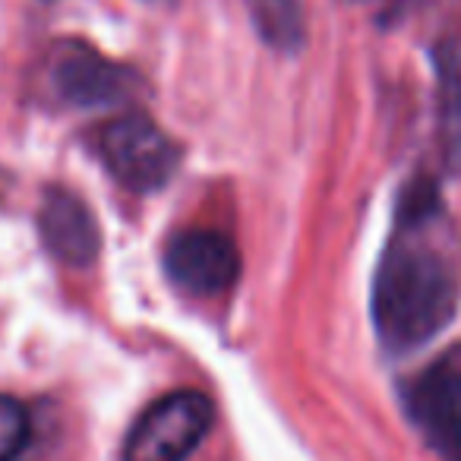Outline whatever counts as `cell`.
<instances>
[{"mask_svg":"<svg viewBox=\"0 0 461 461\" xmlns=\"http://www.w3.org/2000/svg\"><path fill=\"white\" fill-rule=\"evenodd\" d=\"M51 79L54 98L73 108H102V104L133 102L140 92V77L114 60L102 58L79 41H67L51 51Z\"/></svg>","mask_w":461,"mask_h":461,"instance_id":"277c9868","label":"cell"},{"mask_svg":"<svg viewBox=\"0 0 461 461\" xmlns=\"http://www.w3.org/2000/svg\"><path fill=\"white\" fill-rule=\"evenodd\" d=\"M39 230L48 253L64 266L83 269L98 259L102 234L89 205L64 186H48L39 209Z\"/></svg>","mask_w":461,"mask_h":461,"instance_id":"52a82bcc","label":"cell"},{"mask_svg":"<svg viewBox=\"0 0 461 461\" xmlns=\"http://www.w3.org/2000/svg\"><path fill=\"white\" fill-rule=\"evenodd\" d=\"M458 259L436 193L417 190L398 209L373 282V326L389 354L433 341L458 310Z\"/></svg>","mask_w":461,"mask_h":461,"instance_id":"6da1fadb","label":"cell"},{"mask_svg":"<svg viewBox=\"0 0 461 461\" xmlns=\"http://www.w3.org/2000/svg\"><path fill=\"white\" fill-rule=\"evenodd\" d=\"M29 436V417L16 398L0 395V461H10Z\"/></svg>","mask_w":461,"mask_h":461,"instance_id":"30bf717a","label":"cell"},{"mask_svg":"<svg viewBox=\"0 0 461 461\" xmlns=\"http://www.w3.org/2000/svg\"><path fill=\"white\" fill-rule=\"evenodd\" d=\"M165 272L186 294L218 297L240 276L238 244L212 228L177 230L165 247Z\"/></svg>","mask_w":461,"mask_h":461,"instance_id":"5b68a950","label":"cell"},{"mask_svg":"<svg viewBox=\"0 0 461 461\" xmlns=\"http://www.w3.org/2000/svg\"><path fill=\"white\" fill-rule=\"evenodd\" d=\"M212 402L196 389L158 398L140 414L123 442V461H186L212 429Z\"/></svg>","mask_w":461,"mask_h":461,"instance_id":"3957f363","label":"cell"},{"mask_svg":"<svg viewBox=\"0 0 461 461\" xmlns=\"http://www.w3.org/2000/svg\"><path fill=\"white\" fill-rule=\"evenodd\" d=\"M257 32L276 51L294 54L303 45V14L301 0H247Z\"/></svg>","mask_w":461,"mask_h":461,"instance_id":"9c48e42d","label":"cell"},{"mask_svg":"<svg viewBox=\"0 0 461 461\" xmlns=\"http://www.w3.org/2000/svg\"><path fill=\"white\" fill-rule=\"evenodd\" d=\"M439 73V127L442 146L452 167H461V35L448 39L436 51Z\"/></svg>","mask_w":461,"mask_h":461,"instance_id":"ba28073f","label":"cell"},{"mask_svg":"<svg viewBox=\"0 0 461 461\" xmlns=\"http://www.w3.org/2000/svg\"><path fill=\"white\" fill-rule=\"evenodd\" d=\"M408 414L442 461H461V370L436 364L408 389Z\"/></svg>","mask_w":461,"mask_h":461,"instance_id":"8992f818","label":"cell"},{"mask_svg":"<svg viewBox=\"0 0 461 461\" xmlns=\"http://www.w3.org/2000/svg\"><path fill=\"white\" fill-rule=\"evenodd\" d=\"M95 149L111 177L133 193L161 190L180 165L174 140L140 111H127L98 127Z\"/></svg>","mask_w":461,"mask_h":461,"instance_id":"7a4b0ae2","label":"cell"}]
</instances>
